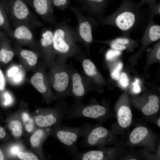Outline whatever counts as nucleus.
<instances>
[{"instance_id": "nucleus-2", "label": "nucleus", "mask_w": 160, "mask_h": 160, "mask_svg": "<svg viewBox=\"0 0 160 160\" xmlns=\"http://www.w3.org/2000/svg\"><path fill=\"white\" fill-rule=\"evenodd\" d=\"M53 47L57 62L66 63L72 57L83 55L79 43L75 28L65 21L58 23L53 30Z\"/></svg>"}, {"instance_id": "nucleus-6", "label": "nucleus", "mask_w": 160, "mask_h": 160, "mask_svg": "<svg viewBox=\"0 0 160 160\" xmlns=\"http://www.w3.org/2000/svg\"><path fill=\"white\" fill-rule=\"evenodd\" d=\"M51 76L52 85L57 99L64 100L70 96L71 85V65L57 62Z\"/></svg>"}, {"instance_id": "nucleus-4", "label": "nucleus", "mask_w": 160, "mask_h": 160, "mask_svg": "<svg viewBox=\"0 0 160 160\" xmlns=\"http://www.w3.org/2000/svg\"><path fill=\"white\" fill-rule=\"evenodd\" d=\"M25 0H7L6 6L14 26L24 25L32 29L43 25L29 9Z\"/></svg>"}, {"instance_id": "nucleus-14", "label": "nucleus", "mask_w": 160, "mask_h": 160, "mask_svg": "<svg viewBox=\"0 0 160 160\" xmlns=\"http://www.w3.org/2000/svg\"><path fill=\"white\" fill-rule=\"evenodd\" d=\"M45 22L56 23L52 0H29L27 2Z\"/></svg>"}, {"instance_id": "nucleus-31", "label": "nucleus", "mask_w": 160, "mask_h": 160, "mask_svg": "<svg viewBox=\"0 0 160 160\" xmlns=\"http://www.w3.org/2000/svg\"><path fill=\"white\" fill-rule=\"evenodd\" d=\"M0 26L4 27L8 34L12 37L13 30L12 29L7 21L1 8L0 7Z\"/></svg>"}, {"instance_id": "nucleus-3", "label": "nucleus", "mask_w": 160, "mask_h": 160, "mask_svg": "<svg viewBox=\"0 0 160 160\" xmlns=\"http://www.w3.org/2000/svg\"><path fill=\"white\" fill-rule=\"evenodd\" d=\"M68 8L74 13L76 17L77 25L75 30L78 41L83 44L89 52L90 47L95 41L92 31L98 27L99 22L91 16L85 15L78 8L70 6Z\"/></svg>"}, {"instance_id": "nucleus-24", "label": "nucleus", "mask_w": 160, "mask_h": 160, "mask_svg": "<svg viewBox=\"0 0 160 160\" xmlns=\"http://www.w3.org/2000/svg\"><path fill=\"white\" fill-rule=\"evenodd\" d=\"M14 117L10 121L9 126L13 136L18 138L23 135V125L20 117Z\"/></svg>"}, {"instance_id": "nucleus-15", "label": "nucleus", "mask_w": 160, "mask_h": 160, "mask_svg": "<svg viewBox=\"0 0 160 160\" xmlns=\"http://www.w3.org/2000/svg\"><path fill=\"white\" fill-rule=\"evenodd\" d=\"M138 40H134L129 36L122 35L111 40H95L94 42L107 45L111 49L121 51L125 50L131 51L138 45Z\"/></svg>"}, {"instance_id": "nucleus-20", "label": "nucleus", "mask_w": 160, "mask_h": 160, "mask_svg": "<svg viewBox=\"0 0 160 160\" xmlns=\"http://www.w3.org/2000/svg\"><path fill=\"white\" fill-rule=\"evenodd\" d=\"M30 27L24 25L15 26L12 37L17 42L28 45H35L37 43L35 37Z\"/></svg>"}, {"instance_id": "nucleus-35", "label": "nucleus", "mask_w": 160, "mask_h": 160, "mask_svg": "<svg viewBox=\"0 0 160 160\" xmlns=\"http://www.w3.org/2000/svg\"><path fill=\"white\" fill-rule=\"evenodd\" d=\"M148 14L150 18H153L156 15H160V4L156 3L148 10Z\"/></svg>"}, {"instance_id": "nucleus-27", "label": "nucleus", "mask_w": 160, "mask_h": 160, "mask_svg": "<svg viewBox=\"0 0 160 160\" xmlns=\"http://www.w3.org/2000/svg\"><path fill=\"white\" fill-rule=\"evenodd\" d=\"M146 52L148 61H159L160 59V41L147 49Z\"/></svg>"}, {"instance_id": "nucleus-29", "label": "nucleus", "mask_w": 160, "mask_h": 160, "mask_svg": "<svg viewBox=\"0 0 160 160\" xmlns=\"http://www.w3.org/2000/svg\"><path fill=\"white\" fill-rule=\"evenodd\" d=\"M14 53L11 49L2 48L0 50V62L7 63L13 58Z\"/></svg>"}, {"instance_id": "nucleus-21", "label": "nucleus", "mask_w": 160, "mask_h": 160, "mask_svg": "<svg viewBox=\"0 0 160 160\" xmlns=\"http://www.w3.org/2000/svg\"><path fill=\"white\" fill-rule=\"evenodd\" d=\"M118 121L122 128H126L130 124L132 119V113L130 108L124 105L121 106L117 114Z\"/></svg>"}, {"instance_id": "nucleus-32", "label": "nucleus", "mask_w": 160, "mask_h": 160, "mask_svg": "<svg viewBox=\"0 0 160 160\" xmlns=\"http://www.w3.org/2000/svg\"><path fill=\"white\" fill-rule=\"evenodd\" d=\"M18 158L22 160H38L39 158L34 153L28 152L20 151L17 155Z\"/></svg>"}, {"instance_id": "nucleus-23", "label": "nucleus", "mask_w": 160, "mask_h": 160, "mask_svg": "<svg viewBox=\"0 0 160 160\" xmlns=\"http://www.w3.org/2000/svg\"><path fill=\"white\" fill-rule=\"evenodd\" d=\"M148 133V130L146 127L143 126L137 127L131 132L129 137V140L133 144H137L147 136Z\"/></svg>"}, {"instance_id": "nucleus-41", "label": "nucleus", "mask_w": 160, "mask_h": 160, "mask_svg": "<svg viewBox=\"0 0 160 160\" xmlns=\"http://www.w3.org/2000/svg\"><path fill=\"white\" fill-rule=\"evenodd\" d=\"M19 148L17 146L15 145L12 147L10 150V152L13 155H17L18 153L20 151Z\"/></svg>"}, {"instance_id": "nucleus-18", "label": "nucleus", "mask_w": 160, "mask_h": 160, "mask_svg": "<svg viewBox=\"0 0 160 160\" xmlns=\"http://www.w3.org/2000/svg\"><path fill=\"white\" fill-rule=\"evenodd\" d=\"M31 82L34 87L44 95L47 103H49L57 99L48 87L44 74L42 72H38L33 75Z\"/></svg>"}, {"instance_id": "nucleus-16", "label": "nucleus", "mask_w": 160, "mask_h": 160, "mask_svg": "<svg viewBox=\"0 0 160 160\" xmlns=\"http://www.w3.org/2000/svg\"><path fill=\"white\" fill-rule=\"evenodd\" d=\"M53 36V30L48 28L43 29L40 36L39 45L44 57L48 62L52 61L55 57Z\"/></svg>"}, {"instance_id": "nucleus-11", "label": "nucleus", "mask_w": 160, "mask_h": 160, "mask_svg": "<svg viewBox=\"0 0 160 160\" xmlns=\"http://www.w3.org/2000/svg\"><path fill=\"white\" fill-rule=\"evenodd\" d=\"M143 33L140 47L138 51L131 57L132 60H137L149 45L160 39V26L153 21V18H150Z\"/></svg>"}, {"instance_id": "nucleus-17", "label": "nucleus", "mask_w": 160, "mask_h": 160, "mask_svg": "<svg viewBox=\"0 0 160 160\" xmlns=\"http://www.w3.org/2000/svg\"><path fill=\"white\" fill-rule=\"evenodd\" d=\"M52 127L39 128L33 131L29 138V143L32 148L37 152L40 156L44 159L42 147L43 144L50 135Z\"/></svg>"}, {"instance_id": "nucleus-9", "label": "nucleus", "mask_w": 160, "mask_h": 160, "mask_svg": "<svg viewBox=\"0 0 160 160\" xmlns=\"http://www.w3.org/2000/svg\"><path fill=\"white\" fill-rule=\"evenodd\" d=\"M83 138L81 142L82 146L85 147H103L110 141V133L105 127L99 125L92 126L84 123Z\"/></svg>"}, {"instance_id": "nucleus-36", "label": "nucleus", "mask_w": 160, "mask_h": 160, "mask_svg": "<svg viewBox=\"0 0 160 160\" xmlns=\"http://www.w3.org/2000/svg\"><path fill=\"white\" fill-rule=\"evenodd\" d=\"M119 83L121 86L124 88L127 87L129 83V80L127 74L124 72L121 73L118 79Z\"/></svg>"}, {"instance_id": "nucleus-1", "label": "nucleus", "mask_w": 160, "mask_h": 160, "mask_svg": "<svg viewBox=\"0 0 160 160\" xmlns=\"http://www.w3.org/2000/svg\"><path fill=\"white\" fill-rule=\"evenodd\" d=\"M150 17L148 10L132 0H122L119 7L100 22L103 25H110L119 29L122 35L129 36L132 32H143Z\"/></svg>"}, {"instance_id": "nucleus-37", "label": "nucleus", "mask_w": 160, "mask_h": 160, "mask_svg": "<svg viewBox=\"0 0 160 160\" xmlns=\"http://www.w3.org/2000/svg\"><path fill=\"white\" fill-rule=\"evenodd\" d=\"M4 96L5 100L4 104L5 105H9L12 103V98L9 93L8 92H5Z\"/></svg>"}, {"instance_id": "nucleus-44", "label": "nucleus", "mask_w": 160, "mask_h": 160, "mask_svg": "<svg viewBox=\"0 0 160 160\" xmlns=\"http://www.w3.org/2000/svg\"><path fill=\"white\" fill-rule=\"evenodd\" d=\"M160 119H159L158 120V122H157V123H158V126L160 127Z\"/></svg>"}, {"instance_id": "nucleus-13", "label": "nucleus", "mask_w": 160, "mask_h": 160, "mask_svg": "<svg viewBox=\"0 0 160 160\" xmlns=\"http://www.w3.org/2000/svg\"><path fill=\"white\" fill-rule=\"evenodd\" d=\"M80 4L81 9L93 17L99 23L104 17L105 10L109 0H77Z\"/></svg>"}, {"instance_id": "nucleus-42", "label": "nucleus", "mask_w": 160, "mask_h": 160, "mask_svg": "<svg viewBox=\"0 0 160 160\" xmlns=\"http://www.w3.org/2000/svg\"><path fill=\"white\" fill-rule=\"evenodd\" d=\"M6 133L5 129L0 126V139H2L5 137Z\"/></svg>"}, {"instance_id": "nucleus-12", "label": "nucleus", "mask_w": 160, "mask_h": 160, "mask_svg": "<svg viewBox=\"0 0 160 160\" xmlns=\"http://www.w3.org/2000/svg\"><path fill=\"white\" fill-rule=\"evenodd\" d=\"M81 64L86 76L95 87H101L105 85L106 83L93 62L83 55L75 57Z\"/></svg>"}, {"instance_id": "nucleus-28", "label": "nucleus", "mask_w": 160, "mask_h": 160, "mask_svg": "<svg viewBox=\"0 0 160 160\" xmlns=\"http://www.w3.org/2000/svg\"><path fill=\"white\" fill-rule=\"evenodd\" d=\"M7 75L16 83L20 82L23 79L22 73L20 71L19 68L16 66H13L8 70Z\"/></svg>"}, {"instance_id": "nucleus-33", "label": "nucleus", "mask_w": 160, "mask_h": 160, "mask_svg": "<svg viewBox=\"0 0 160 160\" xmlns=\"http://www.w3.org/2000/svg\"><path fill=\"white\" fill-rule=\"evenodd\" d=\"M54 7L62 11L68 8L70 4V0H52Z\"/></svg>"}, {"instance_id": "nucleus-22", "label": "nucleus", "mask_w": 160, "mask_h": 160, "mask_svg": "<svg viewBox=\"0 0 160 160\" xmlns=\"http://www.w3.org/2000/svg\"><path fill=\"white\" fill-rule=\"evenodd\" d=\"M159 97L155 95H151L149 98L148 102L143 107L142 111L147 116H150L156 113L159 110Z\"/></svg>"}, {"instance_id": "nucleus-34", "label": "nucleus", "mask_w": 160, "mask_h": 160, "mask_svg": "<svg viewBox=\"0 0 160 160\" xmlns=\"http://www.w3.org/2000/svg\"><path fill=\"white\" fill-rule=\"evenodd\" d=\"M123 64L121 62H119L113 69L111 72V78L115 80H118L121 74L120 72L122 68Z\"/></svg>"}, {"instance_id": "nucleus-30", "label": "nucleus", "mask_w": 160, "mask_h": 160, "mask_svg": "<svg viewBox=\"0 0 160 160\" xmlns=\"http://www.w3.org/2000/svg\"><path fill=\"white\" fill-rule=\"evenodd\" d=\"M122 53V51L111 48L106 52L105 57L106 61L110 62L119 58L121 56Z\"/></svg>"}, {"instance_id": "nucleus-26", "label": "nucleus", "mask_w": 160, "mask_h": 160, "mask_svg": "<svg viewBox=\"0 0 160 160\" xmlns=\"http://www.w3.org/2000/svg\"><path fill=\"white\" fill-rule=\"evenodd\" d=\"M20 56L26 61L30 66L35 65L37 62L38 56L37 54L32 51L25 49H21L19 50Z\"/></svg>"}, {"instance_id": "nucleus-39", "label": "nucleus", "mask_w": 160, "mask_h": 160, "mask_svg": "<svg viewBox=\"0 0 160 160\" xmlns=\"http://www.w3.org/2000/svg\"><path fill=\"white\" fill-rule=\"evenodd\" d=\"M157 0H141L138 3V5L139 6H142L146 3L148 4V8H150L156 3Z\"/></svg>"}, {"instance_id": "nucleus-25", "label": "nucleus", "mask_w": 160, "mask_h": 160, "mask_svg": "<svg viewBox=\"0 0 160 160\" xmlns=\"http://www.w3.org/2000/svg\"><path fill=\"white\" fill-rule=\"evenodd\" d=\"M20 117L25 130L28 133L34 131L35 123L33 118L27 111H23L20 114Z\"/></svg>"}, {"instance_id": "nucleus-10", "label": "nucleus", "mask_w": 160, "mask_h": 160, "mask_svg": "<svg viewBox=\"0 0 160 160\" xmlns=\"http://www.w3.org/2000/svg\"><path fill=\"white\" fill-rule=\"evenodd\" d=\"M71 85L70 96L74 103H79L86 95L95 88L89 79L81 74L71 65Z\"/></svg>"}, {"instance_id": "nucleus-45", "label": "nucleus", "mask_w": 160, "mask_h": 160, "mask_svg": "<svg viewBox=\"0 0 160 160\" xmlns=\"http://www.w3.org/2000/svg\"><path fill=\"white\" fill-rule=\"evenodd\" d=\"M29 0H25V2L27 3V2Z\"/></svg>"}, {"instance_id": "nucleus-43", "label": "nucleus", "mask_w": 160, "mask_h": 160, "mask_svg": "<svg viewBox=\"0 0 160 160\" xmlns=\"http://www.w3.org/2000/svg\"><path fill=\"white\" fill-rule=\"evenodd\" d=\"M4 159V157L3 154L0 148V160H3Z\"/></svg>"}, {"instance_id": "nucleus-40", "label": "nucleus", "mask_w": 160, "mask_h": 160, "mask_svg": "<svg viewBox=\"0 0 160 160\" xmlns=\"http://www.w3.org/2000/svg\"><path fill=\"white\" fill-rule=\"evenodd\" d=\"M5 85L4 77L2 71L0 70V90H3L4 89Z\"/></svg>"}, {"instance_id": "nucleus-8", "label": "nucleus", "mask_w": 160, "mask_h": 160, "mask_svg": "<svg viewBox=\"0 0 160 160\" xmlns=\"http://www.w3.org/2000/svg\"><path fill=\"white\" fill-rule=\"evenodd\" d=\"M107 115V108L105 105L95 103L92 99L87 104L74 103L72 106H69L65 118L71 120L83 117L102 120Z\"/></svg>"}, {"instance_id": "nucleus-7", "label": "nucleus", "mask_w": 160, "mask_h": 160, "mask_svg": "<svg viewBox=\"0 0 160 160\" xmlns=\"http://www.w3.org/2000/svg\"><path fill=\"white\" fill-rule=\"evenodd\" d=\"M58 102L53 108L37 110L33 118L38 128L52 127L65 118L69 106L64 100H59Z\"/></svg>"}, {"instance_id": "nucleus-38", "label": "nucleus", "mask_w": 160, "mask_h": 160, "mask_svg": "<svg viewBox=\"0 0 160 160\" xmlns=\"http://www.w3.org/2000/svg\"><path fill=\"white\" fill-rule=\"evenodd\" d=\"M139 80L135 79L134 82L133 83V91L135 93H138L140 92L141 89L139 85Z\"/></svg>"}, {"instance_id": "nucleus-19", "label": "nucleus", "mask_w": 160, "mask_h": 160, "mask_svg": "<svg viewBox=\"0 0 160 160\" xmlns=\"http://www.w3.org/2000/svg\"><path fill=\"white\" fill-rule=\"evenodd\" d=\"M103 147L86 151H78L72 157L75 159L80 160H102L110 159L112 154L111 151Z\"/></svg>"}, {"instance_id": "nucleus-5", "label": "nucleus", "mask_w": 160, "mask_h": 160, "mask_svg": "<svg viewBox=\"0 0 160 160\" xmlns=\"http://www.w3.org/2000/svg\"><path fill=\"white\" fill-rule=\"evenodd\" d=\"M84 128L83 125L78 127H68L57 124L52 127L51 135L64 146L69 155L72 157L78 151L77 146L79 139L83 136Z\"/></svg>"}]
</instances>
